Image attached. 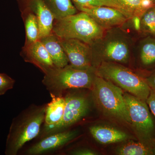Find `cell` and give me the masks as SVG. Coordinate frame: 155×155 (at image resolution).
<instances>
[{
	"instance_id": "cell-1",
	"label": "cell",
	"mask_w": 155,
	"mask_h": 155,
	"mask_svg": "<svg viewBox=\"0 0 155 155\" xmlns=\"http://www.w3.org/2000/svg\"><path fill=\"white\" fill-rule=\"evenodd\" d=\"M90 45L92 54V64L95 68L104 62L127 64L134 46L131 35L121 27L106 30L101 37Z\"/></svg>"
},
{
	"instance_id": "cell-2",
	"label": "cell",
	"mask_w": 155,
	"mask_h": 155,
	"mask_svg": "<svg viewBox=\"0 0 155 155\" xmlns=\"http://www.w3.org/2000/svg\"><path fill=\"white\" fill-rule=\"evenodd\" d=\"M91 90L97 107L104 116L130 125L122 89L96 75Z\"/></svg>"
},
{
	"instance_id": "cell-3",
	"label": "cell",
	"mask_w": 155,
	"mask_h": 155,
	"mask_svg": "<svg viewBox=\"0 0 155 155\" xmlns=\"http://www.w3.org/2000/svg\"><path fill=\"white\" fill-rule=\"evenodd\" d=\"M96 68L82 69L70 64L63 68L55 67L45 74L42 82L51 96H58L63 91L72 88L91 90L95 78Z\"/></svg>"
},
{
	"instance_id": "cell-4",
	"label": "cell",
	"mask_w": 155,
	"mask_h": 155,
	"mask_svg": "<svg viewBox=\"0 0 155 155\" xmlns=\"http://www.w3.org/2000/svg\"><path fill=\"white\" fill-rule=\"evenodd\" d=\"M46 105L31 109L13 120L6 141L5 153L16 155L27 142L38 135L44 122Z\"/></svg>"
},
{
	"instance_id": "cell-5",
	"label": "cell",
	"mask_w": 155,
	"mask_h": 155,
	"mask_svg": "<svg viewBox=\"0 0 155 155\" xmlns=\"http://www.w3.org/2000/svg\"><path fill=\"white\" fill-rule=\"evenodd\" d=\"M105 31L88 14L80 11L54 19L52 32L60 39H76L91 45L101 37Z\"/></svg>"
},
{
	"instance_id": "cell-6",
	"label": "cell",
	"mask_w": 155,
	"mask_h": 155,
	"mask_svg": "<svg viewBox=\"0 0 155 155\" xmlns=\"http://www.w3.org/2000/svg\"><path fill=\"white\" fill-rule=\"evenodd\" d=\"M96 74L144 101L149 96L151 90L144 78L125 65L102 62L96 68Z\"/></svg>"
},
{
	"instance_id": "cell-7",
	"label": "cell",
	"mask_w": 155,
	"mask_h": 155,
	"mask_svg": "<svg viewBox=\"0 0 155 155\" xmlns=\"http://www.w3.org/2000/svg\"><path fill=\"white\" fill-rule=\"evenodd\" d=\"M123 95L130 125L139 141L155 144L154 125L146 102L127 92Z\"/></svg>"
},
{
	"instance_id": "cell-8",
	"label": "cell",
	"mask_w": 155,
	"mask_h": 155,
	"mask_svg": "<svg viewBox=\"0 0 155 155\" xmlns=\"http://www.w3.org/2000/svg\"><path fill=\"white\" fill-rule=\"evenodd\" d=\"M64 114L61 121L51 127L46 128L48 133L58 131L78 122L85 116L89 104L85 96L78 93L70 94L65 97Z\"/></svg>"
},
{
	"instance_id": "cell-9",
	"label": "cell",
	"mask_w": 155,
	"mask_h": 155,
	"mask_svg": "<svg viewBox=\"0 0 155 155\" xmlns=\"http://www.w3.org/2000/svg\"><path fill=\"white\" fill-rule=\"evenodd\" d=\"M59 39L69 64L72 67L82 69L94 67L92 64V54L90 45L76 39Z\"/></svg>"
},
{
	"instance_id": "cell-10",
	"label": "cell",
	"mask_w": 155,
	"mask_h": 155,
	"mask_svg": "<svg viewBox=\"0 0 155 155\" xmlns=\"http://www.w3.org/2000/svg\"><path fill=\"white\" fill-rule=\"evenodd\" d=\"M74 5L78 11L88 14L98 25L105 30L121 27L128 19L117 9L108 6Z\"/></svg>"
},
{
	"instance_id": "cell-11",
	"label": "cell",
	"mask_w": 155,
	"mask_h": 155,
	"mask_svg": "<svg viewBox=\"0 0 155 155\" xmlns=\"http://www.w3.org/2000/svg\"><path fill=\"white\" fill-rule=\"evenodd\" d=\"M21 14L31 13L38 22L39 39L51 33L54 18L42 0H17Z\"/></svg>"
},
{
	"instance_id": "cell-12",
	"label": "cell",
	"mask_w": 155,
	"mask_h": 155,
	"mask_svg": "<svg viewBox=\"0 0 155 155\" xmlns=\"http://www.w3.org/2000/svg\"><path fill=\"white\" fill-rule=\"evenodd\" d=\"M20 54L25 62L35 65L45 74L56 67L40 40L31 43H25Z\"/></svg>"
},
{
	"instance_id": "cell-13",
	"label": "cell",
	"mask_w": 155,
	"mask_h": 155,
	"mask_svg": "<svg viewBox=\"0 0 155 155\" xmlns=\"http://www.w3.org/2000/svg\"><path fill=\"white\" fill-rule=\"evenodd\" d=\"M103 6L117 9L127 19L141 17L147 9L154 6L151 0H102Z\"/></svg>"
},
{
	"instance_id": "cell-14",
	"label": "cell",
	"mask_w": 155,
	"mask_h": 155,
	"mask_svg": "<svg viewBox=\"0 0 155 155\" xmlns=\"http://www.w3.org/2000/svg\"><path fill=\"white\" fill-rule=\"evenodd\" d=\"M76 130L66 131L50 136L34 145L28 150V154L37 155L55 149L75 138Z\"/></svg>"
},
{
	"instance_id": "cell-15",
	"label": "cell",
	"mask_w": 155,
	"mask_h": 155,
	"mask_svg": "<svg viewBox=\"0 0 155 155\" xmlns=\"http://www.w3.org/2000/svg\"><path fill=\"white\" fill-rule=\"evenodd\" d=\"M89 130L93 137L101 144L122 142L131 139L129 134L114 127L99 125L92 126Z\"/></svg>"
},
{
	"instance_id": "cell-16",
	"label": "cell",
	"mask_w": 155,
	"mask_h": 155,
	"mask_svg": "<svg viewBox=\"0 0 155 155\" xmlns=\"http://www.w3.org/2000/svg\"><path fill=\"white\" fill-rule=\"evenodd\" d=\"M39 40L46 49L56 67L63 68L69 64L67 55L55 35L51 32Z\"/></svg>"
},
{
	"instance_id": "cell-17",
	"label": "cell",
	"mask_w": 155,
	"mask_h": 155,
	"mask_svg": "<svg viewBox=\"0 0 155 155\" xmlns=\"http://www.w3.org/2000/svg\"><path fill=\"white\" fill-rule=\"evenodd\" d=\"M51 97L52 101L46 105V108L45 119V129L56 125L61 121L65 109V97L61 96Z\"/></svg>"
},
{
	"instance_id": "cell-18",
	"label": "cell",
	"mask_w": 155,
	"mask_h": 155,
	"mask_svg": "<svg viewBox=\"0 0 155 155\" xmlns=\"http://www.w3.org/2000/svg\"><path fill=\"white\" fill-rule=\"evenodd\" d=\"M137 50L142 66L145 68L155 67V37L148 35L139 42Z\"/></svg>"
},
{
	"instance_id": "cell-19",
	"label": "cell",
	"mask_w": 155,
	"mask_h": 155,
	"mask_svg": "<svg viewBox=\"0 0 155 155\" xmlns=\"http://www.w3.org/2000/svg\"><path fill=\"white\" fill-rule=\"evenodd\" d=\"M116 153L119 155H155V144L130 140L121 145Z\"/></svg>"
},
{
	"instance_id": "cell-20",
	"label": "cell",
	"mask_w": 155,
	"mask_h": 155,
	"mask_svg": "<svg viewBox=\"0 0 155 155\" xmlns=\"http://www.w3.org/2000/svg\"><path fill=\"white\" fill-rule=\"evenodd\" d=\"M55 19L64 18L78 13L71 0H42Z\"/></svg>"
},
{
	"instance_id": "cell-21",
	"label": "cell",
	"mask_w": 155,
	"mask_h": 155,
	"mask_svg": "<svg viewBox=\"0 0 155 155\" xmlns=\"http://www.w3.org/2000/svg\"><path fill=\"white\" fill-rule=\"evenodd\" d=\"M21 16L25 24L26 35L25 43H31L38 40L39 30L36 17L29 13L21 14Z\"/></svg>"
},
{
	"instance_id": "cell-22",
	"label": "cell",
	"mask_w": 155,
	"mask_h": 155,
	"mask_svg": "<svg viewBox=\"0 0 155 155\" xmlns=\"http://www.w3.org/2000/svg\"><path fill=\"white\" fill-rule=\"evenodd\" d=\"M140 32L155 37V5L142 15Z\"/></svg>"
},
{
	"instance_id": "cell-23",
	"label": "cell",
	"mask_w": 155,
	"mask_h": 155,
	"mask_svg": "<svg viewBox=\"0 0 155 155\" xmlns=\"http://www.w3.org/2000/svg\"><path fill=\"white\" fill-rule=\"evenodd\" d=\"M15 81L7 74L0 73V96L14 87Z\"/></svg>"
},
{
	"instance_id": "cell-24",
	"label": "cell",
	"mask_w": 155,
	"mask_h": 155,
	"mask_svg": "<svg viewBox=\"0 0 155 155\" xmlns=\"http://www.w3.org/2000/svg\"><path fill=\"white\" fill-rule=\"evenodd\" d=\"M74 5L103 6L102 0H71Z\"/></svg>"
},
{
	"instance_id": "cell-25",
	"label": "cell",
	"mask_w": 155,
	"mask_h": 155,
	"mask_svg": "<svg viewBox=\"0 0 155 155\" xmlns=\"http://www.w3.org/2000/svg\"><path fill=\"white\" fill-rule=\"evenodd\" d=\"M151 90L155 92V68L145 76L143 77Z\"/></svg>"
},
{
	"instance_id": "cell-26",
	"label": "cell",
	"mask_w": 155,
	"mask_h": 155,
	"mask_svg": "<svg viewBox=\"0 0 155 155\" xmlns=\"http://www.w3.org/2000/svg\"><path fill=\"white\" fill-rule=\"evenodd\" d=\"M146 103L149 107L152 113L155 117V92L150 91L149 96L148 97Z\"/></svg>"
},
{
	"instance_id": "cell-27",
	"label": "cell",
	"mask_w": 155,
	"mask_h": 155,
	"mask_svg": "<svg viewBox=\"0 0 155 155\" xmlns=\"http://www.w3.org/2000/svg\"><path fill=\"white\" fill-rule=\"evenodd\" d=\"M72 154L75 155H96L97 153L89 149H81L76 150L72 153Z\"/></svg>"
},
{
	"instance_id": "cell-28",
	"label": "cell",
	"mask_w": 155,
	"mask_h": 155,
	"mask_svg": "<svg viewBox=\"0 0 155 155\" xmlns=\"http://www.w3.org/2000/svg\"><path fill=\"white\" fill-rule=\"evenodd\" d=\"M153 3L155 5V0H153Z\"/></svg>"
},
{
	"instance_id": "cell-29",
	"label": "cell",
	"mask_w": 155,
	"mask_h": 155,
	"mask_svg": "<svg viewBox=\"0 0 155 155\" xmlns=\"http://www.w3.org/2000/svg\"><path fill=\"white\" fill-rule=\"evenodd\" d=\"M151 1H153V0H151Z\"/></svg>"
}]
</instances>
